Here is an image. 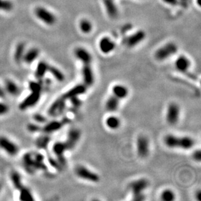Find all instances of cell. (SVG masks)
<instances>
[{"label":"cell","mask_w":201,"mask_h":201,"mask_svg":"<svg viewBox=\"0 0 201 201\" xmlns=\"http://www.w3.org/2000/svg\"><path fill=\"white\" fill-rule=\"evenodd\" d=\"M2 189V184L0 183V191H1Z\"/></svg>","instance_id":"44"},{"label":"cell","mask_w":201,"mask_h":201,"mask_svg":"<svg viewBox=\"0 0 201 201\" xmlns=\"http://www.w3.org/2000/svg\"><path fill=\"white\" fill-rule=\"evenodd\" d=\"M48 72L51 73L52 76L54 77V78L56 80L59 81V82H62V81L65 80V78L64 74L62 73L58 68L49 65Z\"/></svg>","instance_id":"29"},{"label":"cell","mask_w":201,"mask_h":201,"mask_svg":"<svg viewBox=\"0 0 201 201\" xmlns=\"http://www.w3.org/2000/svg\"><path fill=\"white\" fill-rule=\"evenodd\" d=\"M13 8V5L9 0H0V10L10 11Z\"/></svg>","instance_id":"36"},{"label":"cell","mask_w":201,"mask_h":201,"mask_svg":"<svg viewBox=\"0 0 201 201\" xmlns=\"http://www.w3.org/2000/svg\"><path fill=\"white\" fill-rule=\"evenodd\" d=\"M70 122L71 121L68 118L62 119L61 121H53L47 123L43 128H42V130L46 134H52L55 131H58Z\"/></svg>","instance_id":"15"},{"label":"cell","mask_w":201,"mask_h":201,"mask_svg":"<svg viewBox=\"0 0 201 201\" xmlns=\"http://www.w3.org/2000/svg\"><path fill=\"white\" fill-rule=\"evenodd\" d=\"M3 88L6 93H8L9 95L12 96H16L19 95L21 92L20 87L18 85L15 81L11 79L5 80Z\"/></svg>","instance_id":"19"},{"label":"cell","mask_w":201,"mask_h":201,"mask_svg":"<svg viewBox=\"0 0 201 201\" xmlns=\"http://www.w3.org/2000/svg\"><path fill=\"white\" fill-rule=\"evenodd\" d=\"M200 195H201V193H200V191H199L198 194H197V200H200Z\"/></svg>","instance_id":"43"},{"label":"cell","mask_w":201,"mask_h":201,"mask_svg":"<svg viewBox=\"0 0 201 201\" xmlns=\"http://www.w3.org/2000/svg\"><path fill=\"white\" fill-rule=\"evenodd\" d=\"M81 131L78 128H72L68 132L67 139L65 142L68 150H71L76 146L81 138Z\"/></svg>","instance_id":"16"},{"label":"cell","mask_w":201,"mask_h":201,"mask_svg":"<svg viewBox=\"0 0 201 201\" xmlns=\"http://www.w3.org/2000/svg\"><path fill=\"white\" fill-rule=\"evenodd\" d=\"M9 105L5 102H0V117L7 115L9 112Z\"/></svg>","instance_id":"37"},{"label":"cell","mask_w":201,"mask_h":201,"mask_svg":"<svg viewBox=\"0 0 201 201\" xmlns=\"http://www.w3.org/2000/svg\"><path fill=\"white\" fill-rule=\"evenodd\" d=\"M79 29L84 35L90 34L93 30V24L88 18H81L78 24Z\"/></svg>","instance_id":"21"},{"label":"cell","mask_w":201,"mask_h":201,"mask_svg":"<svg viewBox=\"0 0 201 201\" xmlns=\"http://www.w3.org/2000/svg\"><path fill=\"white\" fill-rule=\"evenodd\" d=\"M98 48L103 54H109L115 49L116 42L111 37L104 36L98 42Z\"/></svg>","instance_id":"9"},{"label":"cell","mask_w":201,"mask_h":201,"mask_svg":"<svg viewBox=\"0 0 201 201\" xmlns=\"http://www.w3.org/2000/svg\"><path fill=\"white\" fill-rule=\"evenodd\" d=\"M34 121L37 123H45L46 122V118L41 114L36 113L33 115Z\"/></svg>","instance_id":"39"},{"label":"cell","mask_w":201,"mask_h":201,"mask_svg":"<svg viewBox=\"0 0 201 201\" xmlns=\"http://www.w3.org/2000/svg\"><path fill=\"white\" fill-rule=\"evenodd\" d=\"M193 158L197 161H200L201 160V153H200V150H198L195 151L193 154Z\"/></svg>","instance_id":"41"},{"label":"cell","mask_w":201,"mask_h":201,"mask_svg":"<svg viewBox=\"0 0 201 201\" xmlns=\"http://www.w3.org/2000/svg\"><path fill=\"white\" fill-rule=\"evenodd\" d=\"M106 126L112 130H117L121 124L120 118L115 115H111L107 117L105 121Z\"/></svg>","instance_id":"27"},{"label":"cell","mask_w":201,"mask_h":201,"mask_svg":"<svg viewBox=\"0 0 201 201\" xmlns=\"http://www.w3.org/2000/svg\"><path fill=\"white\" fill-rule=\"evenodd\" d=\"M39 49L33 48L30 49L28 52L24 53L23 59L25 62H26L27 64H31L34 62L37 58H38L39 55Z\"/></svg>","instance_id":"25"},{"label":"cell","mask_w":201,"mask_h":201,"mask_svg":"<svg viewBox=\"0 0 201 201\" xmlns=\"http://www.w3.org/2000/svg\"><path fill=\"white\" fill-rule=\"evenodd\" d=\"M24 168L29 174H33L35 170L33 168V157L31 153H27L23 156L22 159Z\"/></svg>","instance_id":"22"},{"label":"cell","mask_w":201,"mask_h":201,"mask_svg":"<svg viewBox=\"0 0 201 201\" xmlns=\"http://www.w3.org/2000/svg\"><path fill=\"white\" fill-rule=\"evenodd\" d=\"M146 38V33L144 31L140 29L134 31V33H131L126 36L123 39L124 45L129 48H133L144 41Z\"/></svg>","instance_id":"5"},{"label":"cell","mask_w":201,"mask_h":201,"mask_svg":"<svg viewBox=\"0 0 201 201\" xmlns=\"http://www.w3.org/2000/svg\"><path fill=\"white\" fill-rule=\"evenodd\" d=\"M25 45L23 42H20L16 46L15 53V60L17 62V63H20L23 59L24 55V52H25Z\"/></svg>","instance_id":"30"},{"label":"cell","mask_w":201,"mask_h":201,"mask_svg":"<svg viewBox=\"0 0 201 201\" xmlns=\"http://www.w3.org/2000/svg\"><path fill=\"white\" fill-rule=\"evenodd\" d=\"M44 85L42 83V79L38 81H30L29 83V89L31 92H41L43 91Z\"/></svg>","instance_id":"33"},{"label":"cell","mask_w":201,"mask_h":201,"mask_svg":"<svg viewBox=\"0 0 201 201\" xmlns=\"http://www.w3.org/2000/svg\"><path fill=\"white\" fill-rule=\"evenodd\" d=\"M52 150L55 155L57 156V161L60 165L61 167L65 166L66 163L65 158V153L66 150H68L65 143L61 141L55 143L52 147Z\"/></svg>","instance_id":"13"},{"label":"cell","mask_w":201,"mask_h":201,"mask_svg":"<svg viewBox=\"0 0 201 201\" xmlns=\"http://www.w3.org/2000/svg\"><path fill=\"white\" fill-rule=\"evenodd\" d=\"M35 15L41 20L49 26H52L56 22L55 16L44 7H37L35 10Z\"/></svg>","instance_id":"14"},{"label":"cell","mask_w":201,"mask_h":201,"mask_svg":"<svg viewBox=\"0 0 201 201\" xmlns=\"http://www.w3.org/2000/svg\"><path fill=\"white\" fill-rule=\"evenodd\" d=\"M49 142H50V138L46 134V135H41L37 138V139L36 140L35 142V144L36 146L40 149H46L48 147Z\"/></svg>","instance_id":"31"},{"label":"cell","mask_w":201,"mask_h":201,"mask_svg":"<svg viewBox=\"0 0 201 201\" xmlns=\"http://www.w3.org/2000/svg\"><path fill=\"white\" fill-rule=\"evenodd\" d=\"M180 115V109L177 103L169 104L166 113V121L171 126L177 124L179 121Z\"/></svg>","instance_id":"8"},{"label":"cell","mask_w":201,"mask_h":201,"mask_svg":"<svg viewBox=\"0 0 201 201\" xmlns=\"http://www.w3.org/2000/svg\"><path fill=\"white\" fill-rule=\"evenodd\" d=\"M165 4L175 7V6H184L186 7L188 3V0H161Z\"/></svg>","instance_id":"35"},{"label":"cell","mask_w":201,"mask_h":201,"mask_svg":"<svg viewBox=\"0 0 201 201\" xmlns=\"http://www.w3.org/2000/svg\"><path fill=\"white\" fill-rule=\"evenodd\" d=\"M41 92H31L29 95L19 105V109L21 111H26L28 109L33 108L39 103L41 97Z\"/></svg>","instance_id":"11"},{"label":"cell","mask_w":201,"mask_h":201,"mask_svg":"<svg viewBox=\"0 0 201 201\" xmlns=\"http://www.w3.org/2000/svg\"><path fill=\"white\" fill-rule=\"evenodd\" d=\"M136 150L138 156L144 158L148 156L150 144L148 139L144 135H139L136 141Z\"/></svg>","instance_id":"10"},{"label":"cell","mask_w":201,"mask_h":201,"mask_svg":"<svg viewBox=\"0 0 201 201\" xmlns=\"http://www.w3.org/2000/svg\"><path fill=\"white\" fill-rule=\"evenodd\" d=\"M27 129L29 131V132H31V133L39 132V131H40L42 130V128L40 127V126L36 123L29 124L27 126Z\"/></svg>","instance_id":"38"},{"label":"cell","mask_w":201,"mask_h":201,"mask_svg":"<svg viewBox=\"0 0 201 201\" xmlns=\"http://www.w3.org/2000/svg\"><path fill=\"white\" fill-rule=\"evenodd\" d=\"M149 186V182L146 178H139L131 182L130 184V189L133 195V199L136 201L144 200L145 197L143 192Z\"/></svg>","instance_id":"3"},{"label":"cell","mask_w":201,"mask_h":201,"mask_svg":"<svg viewBox=\"0 0 201 201\" xmlns=\"http://www.w3.org/2000/svg\"><path fill=\"white\" fill-rule=\"evenodd\" d=\"M178 52V46L173 42L165 43L156 50L154 57L156 60L163 61L170 58Z\"/></svg>","instance_id":"4"},{"label":"cell","mask_w":201,"mask_h":201,"mask_svg":"<svg viewBox=\"0 0 201 201\" xmlns=\"http://www.w3.org/2000/svg\"><path fill=\"white\" fill-rule=\"evenodd\" d=\"M175 193L170 189L163 190L161 193V199L163 201H173L175 199Z\"/></svg>","instance_id":"34"},{"label":"cell","mask_w":201,"mask_h":201,"mask_svg":"<svg viewBox=\"0 0 201 201\" xmlns=\"http://www.w3.org/2000/svg\"><path fill=\"white\" fill-rule=\"evenodd\" d=\"M0 149L10 156H16L19 152L17 144L4 135H0Z\"/></svg>","instance_id":"7"},{"label":"cell","mask_w":201,"mask_h":201,"mask_svg":"<svg viewBox=\"0 0 201 201\" xmlns=\"http://www.w3.org/2000/svg\"><path fill=\"white\" fill-rule=\"evenodd\" d=\"M87 89V87L84 84H79L76 86L72 87L63 95H62V98L65 99L66 101L69 99H71L75 96H78L79 95H83V94L86 92Z\"/></svg>","instance_id":"18"},{"label":"cell","mask_w":201,"mask_h":201,"mask_svg":"<svg viewBox=\"0 0 201 201\" xmlns=\"http://www.w3.org/2000/svg\"><path fill=\"white\" fill-rule=\"evenodd\" d=\"M129 94L128 88L121 84L114 85L112 88V95L121 100L126 98Z\"/></svg>","instance_id":"20"},{"label":"cell","mask_w":201,"mask_h":201,"mask_svg":"<svg viewBox=\"0 0 201 201\" xmlns=\"http://www.w3.org/2000/svg\"><path fill=\"white\" fill-rule=\"evenodd\" d=\"M191 65L190 59L186 55H181L177 58L174 62V66L177 70L181 73H186L190 70Z\"/></svg>","instance_id":"17"},{"label":"cell","mask_w":201,"mask_h":201,"mask_svg":"<svg viewBox=\"0 0 201 201\" xmlns=\"http://www.w3.org/2000/svg\"><path fill=\"white\" fill-rule=\"evenodd\" d=\"M75 173L78 177L85 181L92 183H97L100 181V177L98 174L83 165H78L75 168Z\"/></svg>","instance_id":"6"},{"label":"cell","mask_w":201,"mask_h":201,"mask_svg":"<svg viewBox=\"0 0 201 201\" xmlns=\"http://www.w3.org/2000/svg\"><path fill=\"white\" fill-rule=\"evenodd\" d=\"M120 101L121 100H119L118 98L111 95L108 98V100H106V102L105 104L106 110L109 112H111V113H113V112L116 111L119 107Z\"/></svg>","instance_id":"23"},{"label":"cell","mask_w":201,"mask_h":201,"mask_svg":"<svg viewBox=\"0 0 201 201\" xmlns=\"http://www.w3.org/2000/svg\"><path fill=\"white\" fill-rule=\"evenodd\" d=\"M20 191V200L23 201H32L34 200V197L31 191L28 187L24 186Z\"/></svg>","instance_id":"32"},{"label":"cell","mask_w":201,"mask_h":201,"mask_svg":"<svg viewBox=\"0 0 201 201\" xmlns=\"http://www.w3.org/2000/svg\"><path fill=\"white\" fill-rule=\"evenodd\" d=\"M49 65L45 61H41L39 62L38 65L36 66V71L35 73L36 78L40 80L43 79L44 76H45L46 72L48 71Z\"/></svg>","instance_id":"26"},{"label":"cell","mask_w":201,"mask_h":201,"mask_svg":"<svg viewBox=\"0 0 201 201\" xmlns=\"http://www.w3.org/2000/svg\"><path fill=\"white\" fill-rule=\"evenodd\" d=\"M164 143L170 148L189 150L195 145L193 138L188 136H177L173 134L167 135L164 137Z\"/></svg>","instance_id":"2"},{"label":"cell","mask_w":201,"mask_h":201,"mask_svg":"<svg viewBox=\"0 0 201 201\" xmlns=\"http://www.w3.org/2000/svg\"><path fill=\"white\" fill-rule=\"evenodd\" d=\"M68 100H71V104H72V105L75 108H78V107L80 106L81 102L80 101V100L78 98V96H75L73 97L71 99H69Z\"/></svg>","instance_id":"40"},{"label":"cell","mask_w":201,"mask_h":201,"mask_svg":"<svg viewBox=\"0 0 201 201\" xmlns=\"http://www.w3.org/2000/svg\"><path fill=\"white\" fill-rule=\"evenodd\" d=\"M103 3L108 16H113L118 13V9L115 0H103Z\"/></svg>","instance_id":"24"},{"label":"cell","mask_w":201,"mask_h":201,"mask_svg":"<svg viewBox=\"0 0 201 201\" xmlns=\"http://www.w3.org/2000/svg\"><path fill=\"white\" fill-rule=\"evenodd\" d=\"M66 100L61 96L50 105L48 109V115L52 117H57L61 115L66 108Z\"/></svg>","instance_id":"12"},{"label":"cell","mask_w":201,"mask_h":201,"mask_svg":"<svg viewBox=\"0 0 201 201\" xmlns=\"http://www.w3.org/2000/svg\"><path fill=\"white\" fill-rule=\"evenodd\" d=\"M11 180L16 190L19 191L24 187L21 175L17 171H12L11 173Z\"/></svg>","instance_id":"28"},{"label":"cell","mask_w":201,"mask_h":201,"mask_svg":"<svg viewBox=\"0 0 201 201\" xmlns=\"http://www.w3.org/2000/svg\"><path fill=\"white\" fill-rule=\"evenodd\" d=\"M6 92L4 89V88L0 85V98H5L6 96Z\"/></svg>","instance_id":"42"},{"label":"cell","mask_w":201,"mask_h":201,"mask_svg":"<svg viewBox=\"0 0 201 201\" xmlns=\"http://www.w3.org/2000/svg\"><path fill=\"white\" fill-rule=\"evenodd\" d=\"M74 56L82 64L81 73L83 84L87 87L92 86L95 83V74L92 69V56L87 49L83 47H78L74 50Z\"/></svg>","instance_id":"1"}]
</instances>
